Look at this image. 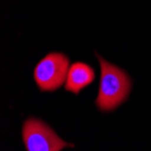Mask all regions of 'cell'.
I'll return each mask as SVG.
<instances>
[{
	"mask_svg": "<svg viewBox=\"0 0 151 151\" xmlns=\"http://www.w3.org/2000/svg\"><path fill=\"white\" fill-rule=\"evenodd\" d=\"M96 56L101 66V80L95 103L101 111H112L128 100L132 81L125 71L107 62L98 53Z\"/></svg>",
	"mask_w": 151,
	"mask_h": 151,
	"instance_id": "1",
	"label": "cell"
},
{
	"mask_svg": "<svg viewBox=\"0 0 151 151\" xmlns=\"http://www.w3.org/2000/svg\"><path fill=\"white\" fill-rule=\"evenodd\" d=\"M70 61L62 52H50L36 64L34 79L41 91H54L66 81Z\"/></svg>",
	"mask_w": 151,
	"mask_h": 151,
	"instance_id": "2",
	"label": "cell"
},
{
	"mask_svg": "<svg viewBox=\"0 0 151 151\" xmlns=\"http://www.w3.org/2000/svg\"><path fill=\"white\" fill-rule=\"evenodd\" d=\"M22 137L27 151H61L64 147H74L63 140L46 123L35 118L24 121Z\"/></svg>",
	"mask_w": 151,
	"mask_h": 151,
	"instance_id": "3",
	"label": "cell"
},
{
	"mask_svg": "<svg viewBox=\"0 0 151 151\" xmlns=\"http://www.w3.org/2000/svg\"><path fill=\"white\" fill-rule=\"evenodd\" d=\"M95 79L93 68L82 62L73 63L67 73L65 90L75 95H79L81 90L89 86Z\"/></svg>",
	"mask_w": 151,
	"mask_h": 151,
	"instance_id": "4",
	"label": "cell"
}]
</instances>
